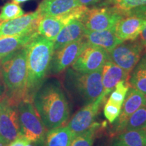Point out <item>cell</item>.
Segmentation results:
<instances>
[{"label":"cell","instance_id":"obj_1","mask_svg":"<svg viewBox=\"0 0 146 146\" xmlns=\"http://www.w3.org/2000/svg\"><path fill=\"white\" fill-rule=\"evenodd\" d=\"M31 101L47 131L64 126L69 119L68 101L58 80H45Z\"/></svg>","mask_w":146,"mask_h":146},{"label":"cell","instance_id":"obj_2","mask_svg":"<svg viewBox=\"0 0 146 146\" xmlns=\"http://www.w3.org/2000/svg\"><path fill=\"white\" fill-rule=\"evenodd\" d=\"M27 84L26 99L31 101L34 93L45 81L54 52V42L37 34L25 45Z\"/></svg>","mask_w":146,"mask_h":146},{"label":"cell","instance_id":"obj_3","mask_svg":"<svg viewBox=\"0 0 146 146\" xmlns=\"http://www.w3.org/2000/svg\"><path fill=\"white\" fill-rule=\"evenodd\" d=\"M0 72L5 95L16 103L26 99L27 63L25 46L0 61Z\"/></svg>","mask_w":146,"mask_h":146},{"label":"cell","instance_id":"obj_4","mask_svg":"<svg viewBox=\"0 0 146 146\" xmlns=\"http://www.w3.org/2000/svg\"><path fill=\"white\" fill-rule=\"evenodd\" d=\"M102 68L92 72L82 73L68 68L64 77L66 90L76 104L83 106L94 102L104 91Z\"/></svg>","mask_w":146,"mask_h":146},{"label":"cell","instance_id":"obj_5","mask_svg":"<svg viewBox=\"0 0 146 146\" xmlns=\"http://www.w3.org/2000/svg\"><path fill=\"white\" fill-rule=\"evenodd\" d=\"M17 110L21 136L29 141H45L47 129L32 101L22 100L18 103Z\"/></svg>","mask_w":146,"mask_h":146},{"label":"cell","instance_id":"obj_6","mask_svg":"<svg viewBox=\"0 0 146 146\" xmlns=\"http://www.w3.org/2000/svg\"><path fill=\"white\" fill-rule=\"evenodd\" d=\"M125 17L122 11L108 5L87 9L80 18L86 31H100L114 28Z\"/></svg>","mask_w":146,"mask_h":146},{"label":"cell","instance_id":"obj_7","mask_svg":"<svg viewBox=\"0 0 146 146\" xmlns=\"http://www.w3.org/2000/svg\"><path fill=\"white\" fill-rule=\"evenodd\" d=\"M15 101L5 95L0 100V145L7 146L21 137L19 119Z\"/></svg>","mask_w":146,"mask_h":146},{"label":"cell","instance_id":"obj_8","mask_svg":"<svg viewBox=\"0 0 146 146\" xmlns=\"http://www.w3.org/2000/svg\"><path fill=\"white\" fill-rule=\"evenodd\" d=\"M144 52L138 39L120 43L108 53V60L130 74L139 62Z\"/></svg>","mask_w":146,"mask_h":146},{"label":"cell","instance_id":"obj_9","mask_svg":"<svg viewBox=\"0 0 146 146\" xmlns=\"http://www.w3.org/2000/svg\"><path fill=\"white\" fill-rule=\"evenodd\" d=\"M88 8L79 5L68 13L58 16H43L38 22L37 33L45 39L54 41L60 31L74 20L80 19Z\"/></svg>","mask_w":146,"mask_h":146},{"label":"cell","instance_id":"obj_10","mask_svg":"<svg viewBox=\"0 0 146 146\" xmlns=\"http://www.w3.org/2000/svg\"><path fill=\"white\" fill-rule=\"evenodd\" d=\"M88 45L89 43L83 37L54 50L48 73L58 74L68 68Z\"/></svg>","mask_w":146,"mask_h":146},{"label":"cell","instance_id":"obj_11","mask_svg":"<svg viewBox=\"0 0 146 146\" xmlns=\"http://www.w3.org/2000/svg\"><path fill=\"white\" fill-rule=\"evenodd\" d=\"M106 98V96L102 93L96 100L82 106L73 115L67 126L72 131L74 137L88 131L96 124L95 120Z\"/></svg>","mask_w":146,"mask_h":146},{"label":"cell","instance_id":"obj_12","mask_svg":"<svg viewBox=\"0 0 146 146\" xmlns=\"http://www.w3.org/2000/svg\"><path fill=\"white\" fill-rule=\"evenodd\" d=\"M108 60V53L100 47L89 45L81 53L72 68L82 73L92 72L102 68Z\"/></svg>","mask_w":146,"mask_h":146},{"label":"cell","instance_id":"obj_13","mask_svg":"<svg viewBox=\"0 0 146 146\" xmlns=\"http://www.w3.org/2000/svg\"><path fill=\"white\" fill-rule=\"evenodd\" d=\"M146 95L137 89L130 87L123 104L121 112L118 117L114 122L111 133L113 136L121 132L124 124L130 116L140 108L145 106Z\"/></svg>","mask_w":146,"mask_h":146},{"label":"cell","instance_id":"obj_14","mask_svg":"<svg viewBox=\"0 0 146 146\" xmlns=\"http://www.w3.org/2000/svg\"><path fill=\"white\" fill-rule=\"evenodd\" d=\"M40 17L39 13L36 10L11 21L1 22L0 23V36L17 35L36 31Z\"/></svg>","mask_w":146,"mask_h":146},{"label":"cell","instance_id":"obj_15","mask_svg":"<svg viewBox=\"0 0 146 146\" xmlns=\"http://www.w3.org/2000/svg\"><path fill=\"white\" fill-rule=\"evenodd\" d=\"M146 25V20L129 16L122 18L115 27V35L122 41H133L139 36Z\"/></svg>","mask_w":146,"mask_h":146},{"label":"cell","instance_id":"obj_16","mask_svg":"<svg viewBox=\"0 0 146 146\" xmlns=\"http://www.w3.org/2000/svg\"><path fill=\"white\" fill-rule=\"evenodd\" d=\"M103 93L108 96L114 90L116 84L122 81H129L130 74L112 62L108 60L102 67Z\"/></svg>","mask_w":146,"mask_h":146},{"label":"cell","instance_id":"obj_17","mask_svg":"<svg viewBox=\"0 0 146 146\" xmlns=\"http://www.w3.org/2000/svg\"><path fill=\"white\" fill-rule=\"evenodd\" d=\"M86 29L79 19L74 20L67 24L60 31L54 41V50L64 45L83 39Z\"/></svg>","mask_w":146,"mask_h":146},{"label":"cell","instance_id":"obj_18","mask_svg":"<svg viewBox=\"0 0 146 146\" xmlns=\"http://www.w3.org/2000/svg\"><path fill=\"white\" fill-rule=\"evenodd\" d=\"M84 38L89 45L101 47L108 53L110 52L115 47L123 42L116 37L115 35V27L100 31H86Z\"/></svg>","mask_w":146,"mask_h":146},{"label":"cell","instance_id":"obj_19","mask_svg":"<svg viewBox=\"0 0 146 146\" xmlns=\"http://www.w3.org/2000/svg\"><path fill=\"white\" fill-rule=\"evenodd\" d=\"M79 5L77 0H43L36 10L41 17L58 16L68 13Z\"/></svg>","mask_w":146,"mask_h":146},{"label":"cell","instance_id":"obj_20","mask_svg":"<svg viewBox=\"0 0 146 146\" xmlns=\"http://www.w3.org/2000/svg\"><path fill=\"white\" fill-rule=\"evenodd\" d=\"M37 34V31H32L17 35L0 36V61L23 48Z\"/></svg>","mask_w":146,"mask_h":146},{"label":"cell","instance_id":"obj_21","mask_svg":"<svg viewBox=\"0 0 146 146\" xmlns=\"http://www.w3.org/2000/svg\"><path fill=\"white\" fill-rule=\"evenodd\" d=\"M111 146H146V133L144 129L130 130L114 137Z\"/></svg>","mask_w":146,"mask_h":146},{"label":"cell","instance_id":"obj_22","mask_svg":"<svg viewBox=\"0 0 146 146\" xmlns=\"http://www.w3.org/2000/svg\"><path fill=\"white\" fill-rule=\"evenodd\" d=\"M74 135L68 126L54 128L47 131L45 146H70Z\"/></svg>","mask_w":146,"mask_h":146},{"label":"cell","instance_id":"obj_23","mask_svg":"<svg viewBox=\"0 0 146 146\" xmlns=\"http://www.w3.org/2000/svg\"><path fill=\"white\" fill-rule=\"evenodd\" d=\"M129 83L131 87L146 95V54L131 72Z\"/></svg>","mask_w":146,"mask_h":146},{"label":"cell","instance_id":"obj_24","mask_svg":"<svg viewBox=\"0 0 146 146\" xmlns=\"http://www.w3.org/2000/svg\"><path fill=\"white\" fill-rule=\"evenodd\" d=\"M146 127V107L140 108L129 117L122 128L121 132L143 129Z\"/></svg>","mask_w":146,"mask_h":146},{"label":"cell","instance_id":"obj_25","mask_svg":"<svg viewBox=\"0 0 146 146\" xmlns=\"http://www.w3.org/2000/svg\"><path fill=\"white\" fill-rule=\"evenodd\" d=\"M25 12L18 3L8 2L1 8L0 11V23L11 21L23 16Z\"/></svg>","mask_w":146,"mask_h":146},{"label":"cell","instance_id":"obj_26","mask_svg":"<svg viewBox=\"0 0 146 146\" xmlns=\"http://www.w3.org/2000/svg\"><path fill=\"white\" fill-rule=\"evenodd\" d=\"M146 5V0H105L101 5H108L125 12Z\"/></svg>","mask_w":146,"mask_h":146},{"label":"cell","instance_id":"obj_27","mask_svg":"<svg viewBox=\"0 0 146 146\" xmlns=\"http://www.w3.org/2000/svg\"><path fill=\"white\" fill-rule=\"evenodd\" d=\"M98 127L95 124L88 131L74 137L70 146H93Z\"/></svg>","mask_w":146,"mask_h":146},{"label":"cell","instance_id":"obj_28","mask_svg":"<svg viewBox=\"0 0 146 146\" xmlns=\"http://www.w3.org/2000/svg\"><path fill=\"white\" fill-rule=\"evenodd\" d=\"M131 87L129 81H122L116 84L115 89L111 92L109 99L116 104L123 106L127 94Z\"/></svg>","mask_w":146,"mask_h":146},{"label":"cell","instance_id":"obj_29","mask_svg":"<svg viewBox=\"0 0 146 146\" xmlns=\"http://www.w3.org/2000/svg\"><path fill=\"white\" fill-rule=\"evenodd\" d=\"M121 109V106L116 104L111 100H108L104 108V114L105 118L108 120L110 123H114L120 115Z\"/></svg>","mask_w":146,"mask_h":146},{"label":"cell","instance_id":"obj_30","mask_svg":"<svg viewBox=\"0 0 146 146\" xmlns=\"http://www.w3.org/2000/svg\"><path fill=\"white\" fill-rule=\"evenodd\" d=\"M123 13L125 16H137V17L141 18L146 20V5L132 9V10L123 12Z\"/></svg>","mask_w":146,"mask_h":146},{"label":"cell","instance_id":"obj_31","mask_svg":"<svg viewBox=\"0 0 146 146\" xmlns=\"http://www.w3.org/2000/svg\"><path fill=\"white\" fill-rule=\"evenodd\" d=\"M29 141L25 139L23 137H18V138H16V139H14L13 141L11 142L10 143H9L7 146H26Z\"/></svg>","mask_w":146,"mask_h":146},{"label":"cell","instance_id":"obj_32","mask_svg":"<svg viewBox=\"0 0 146 146\" xmlns=\"http://www.w3.org/2000/svg\"><path fill=\"white\" fill-rule=\"evenodd\" d=\"M137 39L143 47L144 52L146 53V25Z\"/></svg>","mask_w":146,"mask_h":146},{"label":"cell","instance_id":"obj_33","mask_svg":"<svg viewBox=\"0 0 146 146\" xmlns=\"http://www.w3.org/2000/svg\"><path fill=\"white\" fill-rule=\"evenodd\" d=\"M102 0H77L78 4L80 5L87 7L88 5H92L100 3Z\"/></svg>","mask_w":146,"mask_h":146},{"label":"cell","instance_id":"obj_34","mask_svg":"<svg viewBox=\"0 0 146 146\" xmlns=\"http://www.w3.org/2000/svg\"><path fill=\"white\" fill-rule=\"evenodd\" d=\"M26 146H45V141H29Z\"/></svg>","mask_w":146,"mask_h":146},{"label":"cell","instance_id":"obj_35","mask_svg":"<svg viewBox=\"0 0 146 146\" xmlns=\"http://www.w3.org/2000/svg\"><path fill=\"white\" fill-rule=\"evenodd\" d=\"M5 96V89L2 82L0 80V100Z\"/></svg>","mask_w":146,"mask_h":146},{"label":"cell","instance_id":"obj_36","mask_svg":"<svg viewBox=\"0 0 146 146\" xmlns=\"http://www.w3.org/2000/svg\"><path fill=\"white\" fill-rule=\"evenodd\" d=\"M13 2L16 3H24V2H26V1H30V0H12Z\"/></svg>","mask_w":146,"mask_h":146},{"label":"cell","instance_id":"obj_37","mask_svg":"<svg viewBox=\"0 0 146 146\" xmlns=\"http://www.w3.org/2000/svg\"><path fill=\"white\" fill-rule=\"evenodd\" d=\"M144 131H145V133H146V127H145V128H144Z\"/></svg>","mask_w":146,"mask_h":146},{"label":"cell","instance_id":"obj_38","mask_svg":"<svg viewBox=\"0 0 146 146\" xmlns=\"http://www.w3.org/2000/svg\"><path fill=\"white\" fill-rule=\"evenodd\" d=\"M145 107H146V103H145Z\"/></svg>","mask_w":146,"mask_h":146},{"label":"cell","instance_id":"obj_39","mask_svg":"<svg viewBox=\"0 0 146 146\" xmlns=\"http://www.w3.org/2000/svg\"><path fill=\"white\" fill-rule=\"evenodd\" d=\"M0 146H1V145H0Z\"/></svg>","mask_w":146,"mask_h":146}]
</instances>
